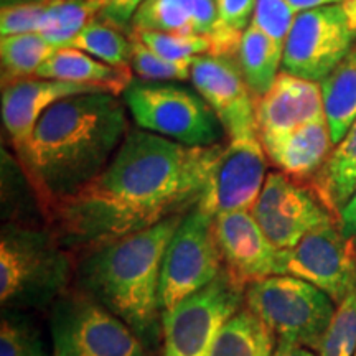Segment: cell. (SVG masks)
<instances>
[{
  "label": "cell",
  "instance_id": "74e56055",
  "mask_svg": "<svg viewBox=\"0 0 356 356\" xmlns=\"http://www.w3.org/2000/svg\"><path fill=\"white\" fill-rule=\"evenodd\" d=\"M286 2L299 13L304 10H310V8L338 6V3H343L345 0H286Z\"/></svg>",
  "mask_w": 356,
  "mask_h": 356
},
{
  "label": "cell",
  "instance_id": "e0dca14e",
  "mask_svg": "<svg viewBox=\"0 0 356 356\" xmlns=\"http://www.w3.org/2000/svg\"><path fill=\"white\" fill-rule=\"evenodd\" d=\"M108 92L86 84L58 81V79L26 78L2 86V124L15 149L32 134L42 114L66 97Z\"/></svg>",
  "mask_w": 356,
  "mask_h": 356
},
{
  "label": "cell",
  "instance_id": "1f68e13d",
  "mask_svg": "<svg viewBox=\"0 0 356 356\" xmlns=\"http://www.w3.org/2000/svg\"><path fill=\"white\" fill-rule=\"evenodd\" d=\"M131 38V70L144 81H185L191 74V63H173L159 56L139 40Z\"/></svg>",
  "mask_w": 356,
  "mask_h": 356
},
{
  "label": "cell",
  "instance_id": "ac0fdd59",
  "mask_svg": "<svg viewBox=\"0 0 356 356\" xmlns=\"http://www.w3.org/2000/svg\"><path fill=\"white\" fill-rule=\"evenodd\" d=\"M261 144L267 159L296 180L317 175L335 147L327 118L317 119L286 136Z\"/></svg>",
  "mask_w": 356,
  "mask_h": 356
},
{
  "label": "cell",
  "instance_id": "44dd1931",
  "mask_svg": "<svg viewBox=\"0 0 356 356\" xmlns=\"http://www.w3.org/2000/svg\"><path fill=\"white\" fill-rule=\"evenodd\" d=\"M312 186L338 218V211L356 191V119L343 139L333 147Z\"/></svg>",
  "mask_w": 356,
  "mask_h": 356
},
{
  "label": "cell",
  "instance_id": "484cf974",
  "mask_svg": "<svg viewBox=\"0 0 356 356\" xmlns=\"http://www.w3.org/2000/svg\"><path fill=\"white\" fill-rule=\"evenodd\" d=\"M66 47L76 48L118 68H131L132 42L129 35L101 20L89 22Z\"/></svg>",
  "mask_w": 356,
  "mask_h": 356
},
{
  "label": "cell",
  "instance_id": "ab89813d",
  "mask_svg": "<svg viewBox=\"0 0 356 356\" xmlns=\"http://www.w3.org/2000/svg\"><path fill=\"white\" fill-rule=\"evenodd\" d=\"M19 2H37V3H51L56 0H2V3H19Z\"/></svg>",
  "mask_w": 356,
  "mask_h": 356
},
{
  "label": "cell",
  "instance_id": "60d3db41",
  "mask_svg": "<svg viewBox=\"0 0 356 356\" xmlns=\"http://www.w3.org/2000/svg\"><path fill=\"white\" fill-rule=\"evenodd\" d=\"M71 2H84V0H71Z\"/></svg>",
  "mask_w": 356,
  "mask_h": 356
},
{
  "label": "cell",
  "instance_id": "603a6c76",
  "mask_svg": "<svg viewBox=\"0 0 356 356\" xmlns=\"http://www.w3.org/2000/svg\"><path fill=\"white\" fill-rule=\"evenodd\" d=\"M277 338L248 307L222 325L210 356H273Z\"/></svg>",
  "mask_w": 356,
  "mask_h": 356
},
{
  "label": "cell",
  "instance_id": "7a4b0ae2",
  "mask_svg": "<svg viewBox=\"0 0 356 356\" xmlns=\"http://www.w3.org/2000/svg\"><path fill=\"white\" fill-rule=\"evenodd\" d=\"M126 104L113 92L66 97L48 108L17 150L40 204L50 211L108 167L127 136Z\"/></svg>",
  "mask_w": 356,
  "mask_h": 356
},
{
  "label": "cell",
  "instance_id": "ffe728a7",
  "mask_svg": "<svg viewBox=\"0 0 356 356\" xmlns=\"http://www.w3.org/2000/svg\"><path fill=\"white\" fill-rule=\"evenodd\" d=\"M35 78L96 86L115 96L126 91L129 84L132 83L131 68H118V66L108 65L71 47L56 48L40 66Z\"/></svg>",
  "mask_w": 356,
  "mask_h": 356
},
{
  "label": "cell",
  "instance_id": "5bb4252c",
  "mask_svg": "<svg viewBox=\"0 0 356 356\" xmlns=\"http://www.w3.org/2000/svg\"><path fill=\"white\" fill-rule=\"evenodd\" d=\"M191 83L216 114L229 140L259 137L257 97L234 58L200 55L191 63Z\"/></svg>",
  "mask_w": 356,
  "mask_h": 356
},
{
  "label": "cell",
  "instance_id": "d6a6232c",
  "mask_svg": "<svg viewBox=\"0 0 356 356\" xmlns=\"http://www.w3.org/2000/svg\"><path fill=\"white\" fill-rule=\"evenodd\" d=\"M296 17L286 0H256L251 25L284 48Z\"/></svg>",
  "mask_w": 356,
  "mask_h": 356
},
{
  "label": "cell",
  "instance_id": "d590c367",
  "mask_svg": "<svg viewBox=\"0 0 356 356\" xmlns=\"http://www.w3.org/2000/svg\"><path fill=\"white\" fill-rule=\"evenodd\" d=\"M338 222L346 238H350L356 246V191L345 203V207L338 211Z\"/></svg>",
  "mask_w": 356,
  "mask_h": 356
},
{
  "label": "cell",
  "instance_id": "d6986e66",
  "mask_svg": "<svg viewBox=\"0 0 356 356\" xmlns=\"http://www.w3.org/2000/svg\"><path fill=\"white\" fill-rule=\"evenodd\" d=\"M216 29L215 0H145L134 15L129 32L152 30L181 37H202L213 43Z\"/></svg>",
  "mask_w": 356,
  "mask_h": 356
},
{
  "label": "cell",
  "instance_id": "f546056e",
  "mask_svg": "<svg viewBox=\"0 0 356 356\" xmlns=\"http://www.w3.org/2000/svg\"><path fill=\"white\" fill-rule=\"evenodd\" d=\"M127 35L173 63H193L197 56L211 53L210 40L202 37H181L152 30H131Z\"/></svg>",
  "mask_w": 356,
  "mask_h": 356
},
{
  "label": "cell",
  "instance_id": "9a60e30c",
  "mask_svg": "<svg viewBox=\"0 0 356 356\" xmlns=\"http://www.w3.org/2000/svg\"><path fill=\"white\" fill-rule=\"evenodd\" d=\"M215 234L222 267L236 282L248 287L256 280L279 275V249L267 239L252 211L216 216Z\"/></svg>",
  "mask_w": 356,
  "mask_h": 356
},
{
  "label": "cell",
  "instance_id": "9c48e42d",
  "mask_svg": "<svg viewBox=\"0 0 356 356\" xmlns=\"http://www.w3.org/2000/svg\"><path fill=\"white\" fill-rule=\"evenodd\" d=\"M222 270L215 218L195 207L181 218L165 249L160 270L159 304L165 312L211 284Z\"/></svg>",
  "mask_w": 356,
  "mask_h": 356
},
{
  "label": "cell",
  "instance_id": "52a82bcc",
  "mask_svg": "<svg viewBox=\"0 0 356 356\" xmlns=\"http://www.w3.org/2000/svg\"><path fill=\"white\" fill-rule=\"evenodd\" d=\"M53 356H147L140 338L84 292L63 293L50 317Z\"/></svg>",
  "mask_w": 356,
  "mask_h": 356
},
{
  "label": "cell",
  "instance_id": "d4e9b609",
  "mask_svg": "<svg viewBox=\"0 0 356 356\" xmlns=\"http://www.w3.org/2000/svg\"><path fill=\"white\" fill-rule=\"evenodd\" d=\"M56 48L40 33L8 35L0 40L2 86L35 76Z\"/></svg>",
  "mask_w": 356,
  "mask_h": 356
},
{
  "label": "cell",
  "instance_id": "f1b7e54d",
  "mask_svg": "<svg viewBox=\"0 0 356 356\" xmlns=\"http://www.w3.org/2000/svg\"><path fill=\"white\" fill-rule=\"evenodd\" d=\"M0 356H53L42 332L26 315L3 314L0 327Z\"/></svg>",
  "mask_w": 356,
  "mask_h": 356
},
{
  "label": "cell",
  "instance_id": "836d02e7",
  "mask_svg": "<svg viewBox=\"0 0 356 356\" xmlns=\"http://www.w3.org/2000/svg\"><path fill=\"white\" fill-rule=\"evenodd\" d=\"M48 6L50 3L37 2L2 3V8H0V32H2V37L37 33L40 22H42Z\"/></svg>",
  "mask_w": 356,
  "mask_h": 356
},
{
  "label": "cell",
  "instance_id": "8992f818",
  "mask_svg": "<svg viewBox=\"0 0 356 356\" xmlns=\"http://www.w3.org/2000/svg\"><path fill=\"white\" fill-rule=\"evenodd\" d=\"M124 104L142 131L188 147L218 145L221 122L198 92L162 81H132Z\"/></svg>",
  "mask_w": 356,
  "mask_h": 356
},
{
  "label": "cell",
  "instance_id": "5b68a950",
  "mask_svg": "<svg viewBox=\"0 0 356 356\" xmlns=\"http://www.w3.org/2000/svg\"><path fill=\"white\" fill-rule=\"evenodd\" d=\"M244 300L277 340L317 353L337 310L323 291L292 275H273L249 284Z\"/></svg>",
  "mask_w": 356,
  "mask_h": 356
},
{
  "label": "cell",
  "instance_id": "30bf717a",
  "mask_svg": "<svg viewBox=\"0 0 356 356\" xmlns=\"http://www.w3.org/2000/svg\"><path fill=\"white\" fill-rule=\"evenodd\" d=\"M355 42L343 3L299 12L284 47L282 71L322 83L353 50Z\"/></svg>",
  "mask_w": 356,
  "mask_h": 356
},
{
  "label": "cell",
  "instance_id": "4dcf8cb0",
  "mask_svg": "<svg viewBox=\"0 0 356 356\" xmlns=\"http://www.w3.org/2000/svg\"><path fill=\"white\" fill-rule=\"evenodd\" d=\"M328 330L325 333L320 356H355L356 351V284L348 296L337 304Z\"/></svg>",
  "mask_w": 356,
  "mask_h": 356
},
{
  "label": "cell",
  "instance_id": "cb8c5ba5",
  "mask_svg": "<svg viewBox=\"0 0 356 356\" xmlns=\"http://www.w3.org/2000/svg\"><path fill=\"white\" fill-rule=\"evenodd\" d=\"M325 118L333 144H338L356 119V47L320 83Z\"/></svg>",
  "mask_w": 356,
  "mask_h": 356
},
{
  "label": "cell",
  "instance_id": "e575fe53",
  "mask_svg": "<svg viewBox=\"0 0 356 356\" xmlns=\"http://www.w3.org/2000/svg\"><path fill=\"white\" fill-rule=\"evenodd\" d=\"M96 7V20L129 32L131 22L145 0H91Z\"/></svg>",
  "mask_w": 356,
  "mask_h": 356
},
{
  "label": "cell",
  "instance_id": "f35d334b",
  "mask_svg": "<svg viewBox=\"0 0 356 356\" xmlns=\"http://www.w3.org/2000/svg\"><path fill=\"white\" fill-rule=\"evenodd\" d=\"M343 7H345L346 13H348L351 26H353V30L356 32V0H345Z\"/></svg>",
  "mask_w": 356,
  "mask_h": 356
},
{
  "label": "cell",
  "instance_id": "83f0119b",
  "mask_svg": "<svg viewBox=\"0 0 356 356\" xmlns=\"http://www.w3.org/2000/svg\"><path fill=\"white\" fill-rule=\"evenodd\" d=\"M215 3L218 29L210 55L236 58L243 33L251 25L256 0H215Z\"/></svg>",
  "mask_w": 356,
  "mask_h": 356
},
{
  "label": "cell",
  "instance_id": "7c38bea8",
  "mask_svg": "<svg viewBox=\"0 0 356 356\" xmlns=\"http://www.w3.org/2000/svg\"><path fill=\"white\" fill-rule=\"evenodd\" d=\"M252 215L279 251L291 249L318 226L338 220L314 186L297 184L284 172L267 173Z\"/></svg>",
  "mask_w": 356,
  "mask_h": 356
},
{
  "label": "cell",
  "instance_id": "4316f807",
  "mask_svg": "<svg viewBox=\"0 0 356 356\" xmlns=\"http://www.w3.org/2000/svg\"><path fill=\"white\" fill-rule=\"evenodd\" d=\"M95 19L96 7L92 6L91 0H84V2L56 0L48 6L37 33L42 35L55 48H61L66 47Z\"/></svg>",
  "mask_w": 356,
  "mask_h": 356
},
{
  "label": "cell",
  "instance_id": "7402d4cb",
  "mask_svg": "<svg viewBox=\"0 0 356 356\" xmlns=\"http://www.w3.org/2000/svg\"><path fill=\"white\" fill-rule=\"evenodd\" d=\"M284 48L249 25L239 42L236 63L256 97L264 96L282 71Z\"/></svg>",
  "mask_w": 356,
  "mask_h": 356
},
{
  "label": "cell",
  "instance_id": "4fadbf2b",
  "mask_svg": "<svg viewBox=\"0 0 356 356\" xmlns=\"http://www.w3.org/2000/svg\"><path fill=\"white\" fill-rule=\"evenodd\" d=\"M266 178L267 155L259 137L229 140L222 145L198 208L213 218L231 211H251Z\"/></svg>",
  "mask_w": 356,
  "mask_h": 356
},
{
  "label": "cell",
  "instance_id": "ba28073f",
  "mask_svg": "<svg viewBox=\"0 0 356 356\" xmlns=\"http://www.w3.org/2000/svg\"><path fill=\"white\" fill-rule=\"evenodd\" d=\"M244 296L246 287L222 267L211 284L162 312V356H210L222 325L243 309Z\"/></svg>",
  "mask_w": 356,
  "mask_h": 356
},
{
  "label": "cell",
  "instance_id": "6da1fadb",
  "mask_svg": "<svg viewBox=\"0 0 356 356\" xmlns=\"http://www.w3.org/2000/svg\"><path fill=\"white\" fill-rule=\"evenodd\" d=\"M221 150L129 131L108 167L47 213L56 239L88 249L186 215L202 202Z\"/></svg>",
  "mask_w": 356,
  "mask_h": 356
},
{
  "label": "cell",
  "instance_id": "3957f363",
  "mask_svg": "<svg viewBox=\"0 0 356 356\" xmlns=\"http://www.w3.org/2000/svg\"><path fill=\"white\" fill-rule=\"evenodd\" d=\"M184 216H172L149 229L88 248L78 266L81 292L121 318L149 351L162 343L160 270Z\"/></svg>",
  "mask_w": 356,
  "mask_h": 356
},
{
  "label": "cell",
  "instance_id": "2e32d148",
  "mask_svg": "<svg viewBox=\"0 0 356 356\" xmlns=\"http://www.w3.org/2000/svg\"><path fill=\"white\" fill-rule=\"evenodd\" d=\"M256 114L261 142L286 136L325 118L322 86L317 81L280 71L273 88L257 97Z\"/></svg>",
  "mask_w": 356,
  "mask_h": 356
},
{
  "label": "cell",
  "instance_id": "8d00e7d4",
  "mask_svg": "<svg viewBox=\"0 0 356 356\" xmlns=\"http://www.w3.org/2000/svg\"><path fill=\"white\" fill-rule=\"evenodd\" d=\"M273 356H320L315 353L314 350L307 348V346L291 343V341L286 340H277V346H275V351Z\"/></svg>",
  "mask_w": 356,
  "mask_h": 356
},
{
  "label": "cell",
  "instance_id": "277c9868",
  "mask_svg": "<svg viewBox=\"0 0 356 356\" xmlns=\"http://www.w3.org/2000/svg\"><path fill=\"white\" fill-rule=\"evenodd\" d=\"M71 264L56 236L6 226L0 239V302L3 309H43L63 296Z\"/></svg>",
  "mask_w": 356,
  "mask_h": 356
},
{
  "label": "cell",
  "instance_id": "8fae6325",
  "mask_svg": "<svg viewBox=\"0 0 356 356\" xmlns=\"http://www.w3.org/2000/svg\"><path fill=\"white\" fill-rule=\"evenodd\" d=\"M279 275L307 280L335 304L356 284V246L338 220L318 226L296 246L279 251Z\"/></svg>",
  "mask_w": 356,
  "mask_h": 356
},
{
  "label": "cell",
  "instance_id": "b9f144b4",
  "mask_svg": "<svg viewBox=\"0 0 356 356\" xmlns=\"http://www.w3.org/2000/svg\"><path fill=\"white\" fill-rule=\"evenodd\" d=\"M355 356H356V351H355Z\"/></svg>",
  "mask_w": 356,
  "mask_h": 356
}]
</instances>
